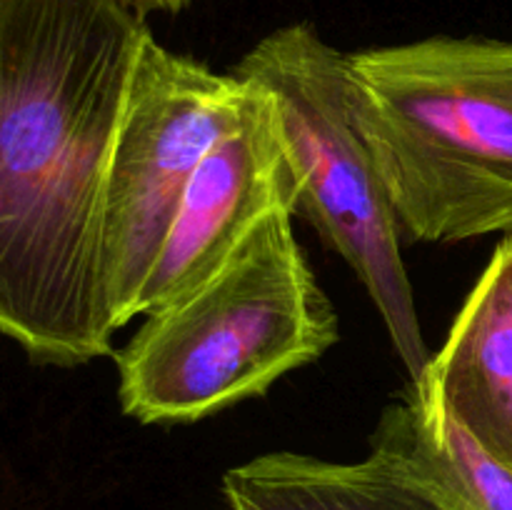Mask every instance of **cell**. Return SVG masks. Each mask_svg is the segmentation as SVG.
<instances>
[{"label":"cell","instance_id":"1","mask_svg":"<svg viewBox=\"0 0 512 510\" xmlns=\"http://www.w3.org/2000/svg\"><path fill=\"white\" fill-rule=\"evenodd\" d=\"M148 33L113 0H0V333L38 363L110 353L100 213Z\"/></svg>","mask_w":512,"mask_h":510},{"label":"cell","instance_id":"2","mask_svg":"<svg viewBox=\"0 0 512 510\" xmlns=\"http://www.w3.org/2000/svg\"><path fill=\"white\" fill-rule=\"evenodd\" d=\"M345 63L400 233L512 240V40L438 35Z\"/></svg>","mask_w":512,"mask_h":510},{"label":"cell","instance_id":"3","mask_svg":"<svg viewBox=\"0 0 512 510\" xmlns=\"http://www.w3.org/2000/svg\"><path fill=\"white\" fill-rule=\"evenodd\" d=\"M275 210L198 288L148 310L118 353L123 413L195 423L263 395L338 343V313Z\"/></svg>","mask_w":512,"mask_h":510},{"label":"cell","instance_id":"4","mask_svg":"<svg viewBox=\"0 0 512 510\" xmlns=\"http://www.w3.org/2000/svg\"><path fill=\"white\" fill-rule=\"evenodd\" d=\"M345 55L295 23L258 40L233 75L270 95L298 183L295 210L353 268L410 380H420L433 355L400 255L403 233L355 120Z\"/></svg>","mask_w":512,"mask_h":510},{"label":"cell","instance_id":"5","mask_svg":"<svg viewBox=\"0 0 512 510\" xmlns=\"http://www.w3.org/2000/svg\"><path fill=\"white\" fill-rule=\"evenodd\" d=\"M250 85L170 53L145 35L115 130L100 213V283L113 328L138 315L140 293L195 170L243 120Z\"/></svg>","mask_w":512,"mask_h":510},{"label":"cell","instance_id":"6","mask_svg":"<svg viewBox=\"0 0 512 510\" xmlns=\"http://www.w3.org/2000/svg\"><path fill=\"white\" fill-rule=\"evenodd\" d=\"M248 85L243 120L210 148L185 190L140 293L138 315L198 288L270 213H295L298 183L285 153L278 113L265 90Z\"/></svg>","mask_w":512,"mask_h":510},{"label":"cell","instance_id":"7","mask_svg":"<svg viewBox=\"0 0 512 510\" xmlns=\"http://www.w3.org/2000/svg\"><path fill=\"white\" fill-rule=\"evenodd\" d=\"M420 380L490 458L512 470V240H500Z\"/></svg>","mask_w":512,"mask_h":510},{"label":"cell","instance_id":"8","mask_svg":"<svg viewBox=\"0 0 512 510\" xmlns=\"http://www.w3.org/2000/svg\"><path fill=\"white\" fill-rule=\"evenodd\" d=\"M230 510H463L440 485L393 455L360 463L265 453L223 475Z\"/></svg>","mask_w":512,"mask_h":510},{"label":"cell","instance_id":"9","mask_svg":"<svg viewBox=\"0 0 512 510\" xmlns=\"http://www.w3.org/2000/svg\"><path fill=\"white\" fill-rule=\"evenodd\" d=\"M370 450L418 470L463 510H512V470L465 433L423 380L385 405Z\"/></svg>","mask_w":512,"mask_h":510},{"label":"cell","instance_id":"10","mask_svg":"<svg viewBox=\"0 0 512 510\" xmlns=\"http://www.w3.org/2000/svg\"><path fill=\"white\" fill-rule=\"evenodd\" d=\"M115 5H120L123 10H128L130 15L143 20L150 13H178L183 10L190 0H113Z\"/></svg>","mask_w":512,"mask_h":510}]
</instances>
